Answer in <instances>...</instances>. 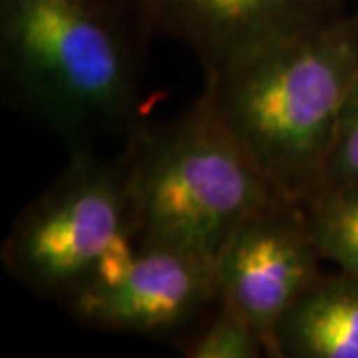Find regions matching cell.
<instances>
[{
  "mask_svg": "<svg viewBox=\"0 0 358 358\" xmlns=\"http://www.w3.org/2000/svg\"><path fill=\"white\" fill-rule=\"evenodd\" d=\"M154 38L143 0H0L4 96L68 150L129 140Z\"/></svg>",
  "mask_w": 358,
  "mask_h": 358,
  "instance_id": "6da1fadb",
  "label": "cell"
},
{
  "mask_svg": "<svg viewBox=\"0 0 358 358\" xmlns=\"http://www.w3.org/2000/svg\"><path fill=\"white\" fill-rule=\"evenodd\" d=\"M358 74V13H343L205 80L201 92L273 189H319Z\"/></svg>",
  "mask_w": 358,
  "mask_h": 358,
  "instance_id": "7a4b0ae2",
  "label": "cell"
},
{
  "mask_svg": "<svg viewBox=\"0 0 358 358\" xmlns=\"http://www.w3.org/2000/svg\"><path fill=\"white\" fill-rule=\"evenodd\" d=\"M138 247L217 261L233 233L275 199L267 178L199 96L126 140Z\"/></svg>",
  "mask_w": 358,
  "mask_h": 358,
  "instance_id": "3957f363",
  "label": "cell"
},
{
  "mask_svg": "<svg viewBox=\"0 0 358 358\" xmlns=\"http://www.w3.org/2000/svg\"><path fill=\"white\" fill-rule=\"evenodd\" d=\"M138 245L126 148L103 157L74 148L66 167L14 219L0 259L36 294L72 303L110 257Z\"/></svg>",
  "mask_w": 358,
  "mask_h": 358,
  "instance_id": "277c9868",
  "label": "cell"
},
{
  "mask_svg": "<svg viewBox=\"0 0 358 358\" xmlns=\"http://www.w3.org/2000/svg\"><path fill=\"white\" fill-rule=\"evenodd\" d=\"M305 207L277 195L233 233L215 261L219 301L253 322L275 358V334L324 275Z\"/></svg>",
  "mask_w": 358,
  "mask_h": 358,
  "instance_id": "5b68a950",
  "label": "cell"
},
{
  "mask_svg": "<svg viewBox=\"0 0 358 358\" xmlns=\"http://www.w3.org/2000/svg\"><path fill=\"white\" fill-rule=\"evenodd\" d=\"M217 301L213 261L167 247H138L126 267L92 282L68 307L98 331L169 336L183 333Z\"/></svg>",
  "mask_w": 358,
  "mask_h": 358,
  "instance_id": "8992f818",
  "label": "cell"
},
{
  "mask_svg": "<svg viewBox=\"0 0 358 358\" xmlns=\"http://www.w3.org/2000/svg\"><path fill=\"white\" fill-rule=\"evenodd\" d=\"M155 36L181 42L205 80L345 13L343 0H143Z\"/></svg>",
  "mask_w": 358,
  "mask_h": 358,
  "instance_id": "52a82bcc",
  "label": "cell"
},
{
  "mask_svg": "<svg viewBox=\"0 0 358 358\" xmlns=\"http://www.w3.org/2000/svg\"><path fill=\"white\" fill-rule=\"evenodd\" d=\"M275 358H358V279L324 273L275 334Z\"/></svg>",
  "mask_w": 358,
  "mask_h": 358,
  "instance_id": "ba28073f",
  "label": "cell"
},
{
  "mask_svg": "<svg viewBox=\"0 0 358 358\" xmlns=\"http://www.w3.org/2000/svg\"><path fill=\"white\" fill-rule=\"evenodd\" d=\"M303 207L320 257L358 279V183L317 189Z\"/></svg>",
  "mask_w": 358,
  "mask_h": 358,
  "instance_id": "9c48e42d",
  "label": "cell"
},
{
  "mask_svg": "<svg viewBox=\"0 0 358 358\" xmlns=\"http://www.w3.org/2000/svg\"><path fill=\"white\" fill-rule=\"evenodd\" d=\"M181 352L187 358L268 357L267 345L253 322L225 301H217L211 317L181 343Z\"/></svg>",
  "mask_w": 358,
  "mask_h": 358,
  "instance_id": "30bf717a",
  "label": "cell"
},
{
  "mask_svg": "<svg viewBox=\"0 0 358 358\" xmlns=\"http://www.w3.org/2000/svg\"><path fill=\"white\" fill-rule=\"evenodd\" d=\"M355 183H358V74L343 108L341 124L319 189Z\"/></svg>",
  "mask_w": 358,
  "mask_h": 358,
  "instance_id": "8fae6325",
  "label": "cell"
}]
</instances>
